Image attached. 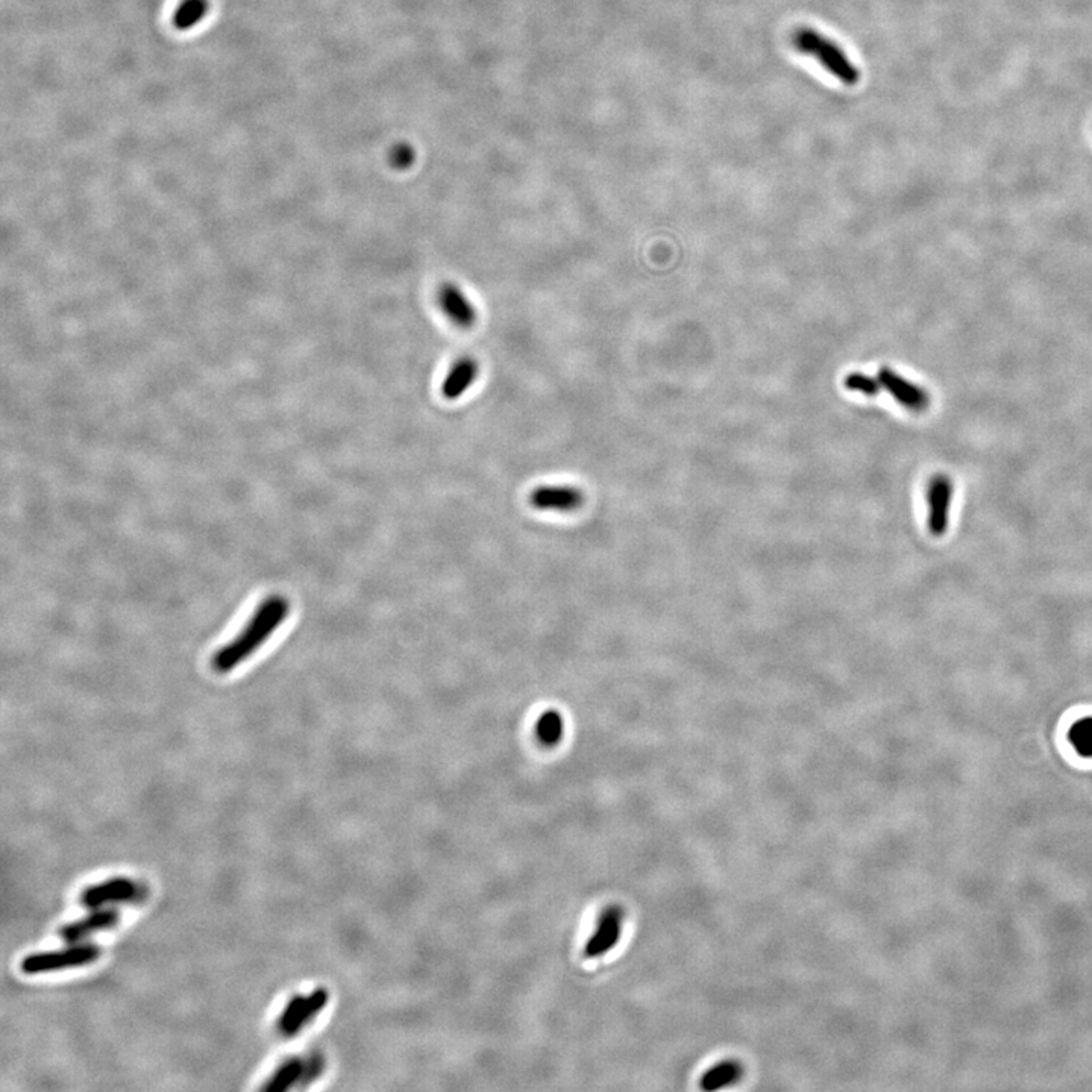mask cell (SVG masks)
Returning a JSON list of instances; mask_svg holds the SVG:
<instances>
[{
  "instance_id": "obj_16",
  "label": "cell",
  "mask_w": 1092,
  "mask_h": 1092,
  "mask_svg": "<svg viewBox=\"0 0 1092 1092\" xmlns=\"http://www.w3.org/2000/svg\"><path fill=\"white\" fill-rule=\"evenodd\" d=\"M304 1070V1064L299 1059H290V1061L284 1062L277 1072L273 1073L272 1077L267 1080L266 1085L263 1086L264 1091L283 1092L291 1088L301 1078Z\"/></svg>"
},
{
  "instance_id": "obj_10",
  "label": "cell",
  "mask_w": 1092,
  "mask_h": 1092,
  "mask_svg": "<svg viewBox=\"0 0 1092 1092\" xmlns=\"http://www.w3.org/2000/svg\"><path fill=\"white\" fill-rule=\"evenodd\" d=\"M585 500V495L572 486H540L530 495L532 507L539 510L574 511Z\"/></svg>"
},
{
  "instance_id": "obj_1",
  "label": "cell",
  "mask_w": 1092,
  "mask_h": 1092,
  "mask_svg": "<svg viewBox=\"0 0 1092 1092\" xmlns=\"http://www.w3.org/2000/svg\"><path fill=\"white\" fill-rule=\"evenodd\" d=\"M288 613H290V602L286 596L278 593H273L259 602L240 633L214 652L211 658V668L214 673H231L238 665L246 662L283 625L284 621L288 620Z\"/></svg>"
},
{
  "instance_id": "obj_2",
  "label": "cell",
  "mask_w": 1092,
  "mask_h": 1092,
  "mask_svg": "<svg viewBox=\"0 0 1092 1092\" xmlns=\"http://www.w3.org/2000/svg\"><path fill=\"white\" fill-rule=\"evenodd\" d=\"M794 45L800 52L815 56L816 60L823 64L827 71L834 75L839 81L847 85L858 84L859 77H861L858 69L853 66L847 55L834 42H830L827 37L821 36L819 32L809 28L799 29L795 32Z\"/></svg>"
},
{
  "instance_id": "obj_17",
  "label": "cell",
  "mask_w": 1092,
  "mask_h": 1092,
  "mask_svg": "<svg viewBox=\"0 0 1092 1092\" xmlns=\"http://www.w3.org/2000/svg\"><path fill=\"white\" fill-rule=\"evenodd\" d=\"M1068 743L1083 759H1092V714L1073 722L1068 730Z\"/></svg>"
},
{
  "instance_id": "obj_3",
  "label": "cell",
  "mask_w": 1092,
  "mask_h": 1092,
  "mask_svg": "<svg viewBox=\"0 0 1092 1092\" xmlns=\"http://www.w3.org/2000/svg\"><path fill=\"white\" fill-rule=\"evenodd\" d=\"M101 949L95 944H72L58 952L34 953L21 960L20 968L25 974L55 973V971L90 965L101 957Z\"/></svg>"
},
{
  "instance_id": "obj_8",
  "label": "cell",
  "mask_w": 1092,
  "mask_h": 1092,
  "mask_svg": "<svg viewBox=\"0 0 1092 1092\" xmlns=\"http://www.w3.org/2000/svg\"><path fill=\"white\" fill-rule=\"evenodd\" d=\"M119 920L120 915L117 910L106 909V907L91 910L87 917L61 927L60 936L67 944H77L93 933L114 927Z\"/></svg>"
},
{
  "instance_id": "obj_11",
  "label": "cell",
  "mask_w": 1092,
  "mask_h": 1092,
  "mask_svg": "<svg viewBox=\"0 0 1092 1092\" xmlns=\"http://www.w3.org/2000/svg\"><path fill=\"white\" fill-rule=\"evenodd\" d=\"M439 305L446 318L460 328H470L476 322V310L455 284H441L439 288Z\"/></svg>"
},
{
  "instance_id": "obj_18",
  "label": "cell",
  "mask_w": 1092,
  "mask_h": 1092,
  "mask_svg": "<svg viewBox=\"0 0 1092 1092\" xmlns=\"http://www.w3.org/2000/svg\"><path fill=\"white\" fill-rule=\"evenodd\" d=\"M845 387L853 392L862 393V395L874 396L882 389L879 379H874L872 377L864 374H850L845 377Z\"/></svg>"
},
{
  "instance_id": "obj_7",
  "label": "cell",
  "mask_w": 1092,
  "mask_h": 1092,
  "mask_svg": "<svg viewBox=\"0 0 1092 1092\" xmlns=\"http://www.w3.org/2000/svg\"><path fill=\"white\" fill-rule=\"evenodd\" d=\"M879 381L883 389L893 396L894 400L906 409L914 411H923L930 404L928 393L921 389L920 385L907 381L893 369L883 368L879 372Z\"/></svg>"
},
{
  "instance_id": "obj_9",
  "label": "cell",
  "mask_w": 1092,
  "mask_h": 1092,
  "mask_svg": "<svg viewBox=\"0 0 1092 1092\" xmlns=\"http://www.w3.org/2000/svg\"><path fill=\"white\" fill-rule=\"evenodd\" d=\"M623 910L610 906L599 918L598 927L586 946V956L599 957L617 946L622 933Z\"/></svg>"
},
{
  "instance_id": "obj_13",
  "label": "cell",
  "mask_w": 1092,
  "mask_h": 1092,
  "mask_svg": "<svg viewBox=\"0 0 1092 1092\" xmlns=\"http://www.w3.org/2000/svg\"><path fill=\"white\" fill-rule=\"evenodd\" d=\"M743 1065L736 1061H724L714 1065L709 1072L704 1073L700 1080V1088L704 1091H718L738 1082L743 1076Z\"/></svg>"
},
{
  "instance_id": "obj_19",
  "label": "cell",
  "mask_w": 1092,
  "mask_h": 1092,
  "mask_svg": "<svg viewBox=\"0 0 1092 1092\" xmlns=\"http://www.w3.org/2000/svg\"><path fill=\"white\" fill-rule=\"evenodd\" d=\"M413 162L414 152L411 151L409 146H406V144L396 147L395 151L392 152V165L395 166V167L406 168Z\"/></svg>"
},
{
  "instance_id": "obj_6",
  "label": "cell",
  "mask_w": 1092,
  "mask_h": 1092,
  "mask_svg": "<svg viewBox=\"0 0 1092 1092\" xmlns=\"http://www.w3.org/2000/svg\"><path fill=\"white\" fill-rule=\"evenodd\" d=\"M136 896H140V886L125 877H116L88 886L81 894V904L85 909L95 910L106 904L128 903L136 900Z\"/></svg>"
},
{
  "instance_id": "obj_4",
  "label": "cell",
  "mask_w": 1092,
  "mask_h": 1092,
  "mask_svg": "<svg viewBox=\"0 0 1092 1092\" xmlns=\"http://www.w3.org/2000/svg\"><path fill=\"white\" fill-rule=\"evenodd\" d=\"M328 1000L329 994L323 987L315 989L307 997L301 994L294 995L288 1000V1006L284 1008L283 1014L278 1019V1030L283 1033L284 1037H294L299 1030L304 1029L315 1016H318L323 1011Z\"/></svg>"
},
{
  "instance_id": "obj_15",
  "label": "cell",
  "mask_w": 1092,
  "mask_h": 1092,
  "mask_svg": "<svg viewBox=\"0 0 1092 1092\" xmlns=\"http://www.w3.org/2000/svg\"><path fill=\"white\" fill-rule=\"evenodd\" d=\"M563 733V716L559 712L548 711L540 714L539 721L536 724V735L540 743L546 746L557 745V743H561Z\"/></svg>"
},
{
  "instance_id": "obj_14",
  "label": "cell",
  "mask_w": 1092,
  "mask_h": 1092,
  "mask_svg": "<svg viewBox=\"0 0 1092 1092\" xmlns=\"http://www.w3.org/2000/svg\"><path fill=\"white\" fill-rule=\"evenodd\" d=\"M208 0H182L173 15V26L178 31H187L197 26L208 13Z\"/></svg>"
},
{
  "instance_id": "obj_12",
  "label": "cell",
  "mask_w": 1092,
  "mask_h": 1092,
  "mask_svg": "<svg viewBox=\"0 0 1092 1092\" xmlns=\"http://www.w3.org/2000/svg\"><path fill=\"white\" fill-rule=\"evenodd\" d=\"M480 366L476 363L475 358L463 357L452 366L451 371L446 375L445 381L441 384V395L448 401L457 400L460 396L465 395L466 390L470 389V385L475 381L478 377Z\"/></svg>"
},
{
  "instance_id": "obj_5",
  "label": "cell",
  "mask_w": 1092,
  "mask_h": 1092,
  "mask_svg": "<svg viewBox=\"0 0 1092 1092\" xmlns=\"http://www.w3.org/2000/svg\"><path fill=\"white\" fill-rule=\"evenodd\" d=\"M955 484L947 475H935L927 487V527L935 537L949 531Z\"/></svg>"
}]
</instances>
